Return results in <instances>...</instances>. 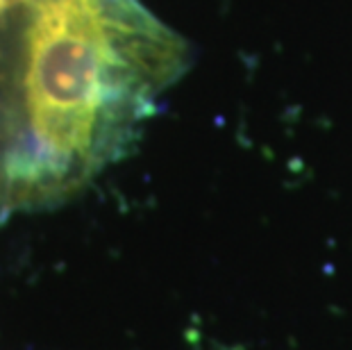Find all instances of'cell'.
<instances>
[{
  "label": "cell",
  "instance_id": "cell-1",
  "mask_svg": "<svg viewBox=\"0 0 352 350\" xmlns=\"http://www.w3.org/2000/svg\"><path fill=\"white\" fill-rule=\"evenodd\" d=\"M121 23L102 0H39L28 30L25 102L50 184L87 173L118 137Z\"/></svg>",
  "mask_w": 352,
  "mask_h": 350
}]
</instances>
